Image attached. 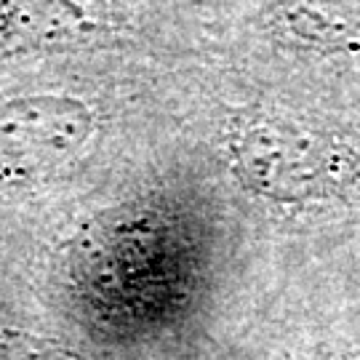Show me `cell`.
Listing matches in <instances>:
<instances>
[{"mask_svg":"<svg viewBox=\"0 0 360 360\" xmlns=\"http://www.w3.org/2000/svg\"><path fill=\"white\" fill-rule=\"evenodd\" d=\"M235 166L257 195L283 208H318L352 190L347 158L283 120H257L235 136Z\"/></svg>","mask_w":360,"mask_h":360,"instance_id":"cell-1","label":"cell"},{"mask_svg":"<svg viewBox=\"0 0 360 360\" xmlns=\"http://www.w3.org/2000/svg\"><path fill=\"white\" fill-rule=\"evenodd\" d=\"M91 136L86 107L65 99L0 104V181L27 179L65 163Z\"/></svg>","mask_w":360,"mask_h":360,"instance_id":"cell-2","label":"cell"}]
</instances>
